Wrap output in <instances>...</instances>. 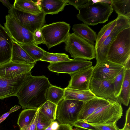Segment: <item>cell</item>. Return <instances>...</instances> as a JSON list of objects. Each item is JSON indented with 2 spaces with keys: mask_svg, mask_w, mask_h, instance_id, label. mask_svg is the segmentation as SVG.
Listing matches in <instances>:
<instances>
[{
  "mask_svg": "<svg viewBox=\"0 0 130 130\" xmlns=\"http://www.w3.org/2000/svg\"><path fill=\"white\" fill-rule=\"evenodd\" d=\"M122 106L117 100H112L96 96L84 102L77 120L90 124L116 122L122 116Z\"/></svg>",
  "mask_w": 130,
  "mask_h": 130,
  "instance_id": "1",
  "label": "cell"
},
{
  "mask_svg": "<svg viewBox=\"0 0 130 130\" xmlns=\"http://www.w3.org/2000/svg\"><path fill=\"white\" fill-rule=\"evenodd\" d=\"M52 85L45 76H35L31 75L16 95L19 103L23 109H38L47 101L46 92Z\"/></svg>",
  "mask_w": 130,
  "mask_h": 130,
  "instance_id": "2",
  "label": "cell"
},
{
  "mask_svg": "<svg viewBox=\"0 0 130 130\" xmlns=\"http://www.w3.org/2000/svg\"><path fill=\"white\" fill-rule=\"evenodd\" d=\"M77 10L78 19L88 26L105 23L113 11L111 4L102 1L94 2L91 0Z\"/></svg>",
  "mask_w": 130,
  "mask_h": 130,
  "instance_id": "3",
  "label": "cell"
},
{
  "mask_svg": "<svg viewBox=\"0 0 130 130\" xmlns=\"http://www.w3.org/2000/svg\"><path fill=\"white\" fill-rule=\"evenodd\" d=\"M130 57V27L120 32L111 44L108 50V60L123 65Z\"/></svg>",
  "mask_w": 130,
  "mask_h": 130,
  "instance_id": "4",
  "label": "cell"
},
{
  "mask_svg": "<svg viewBox=\"0 0 130 130\" xmlns=\"http://www.w3.org/2000/svg\"><path fill=\"white\" fill-rule=\"evenodd\" d=\"M65 49L73 59L91 60L95 58L94 45L76 35L69 33L64 42Z\"/></svg>",
  "mask_w": 130,
  "mask_h": 130,
  "instance_id": "5",
  "label": "cell"
},
{
  "mask_svg": "<svg viewBox=\"0 0 130 130\" xmlns=\"http://www.w3.org/2000/svg\"><path fill=\"white\" fill-rule=\"evenodd\" d=\"M70 26L64 22L44 25L40 29L48 49L64 42L69 34Z\"/></svg>",
  "mask_w": 130,
  "mask_h": 130,
  "instance_id": "6",
  "label": "cell"
},
{
  "mask_svg": "<svg viewBox=\"0 0 130 130\" xmlns=\"http://www.w3.org/2000/svg\"><path fill=\"white\" fill-rule=\"evenodd\" d=\"M84 102L63 98L57 105L56 120L60 124L73 126L77 120L79 113Z\"/></svg>",
  "mask_w": 130,
  "mask_h": 130,
  "instance_id": "7",
  "label": "cell"
},
{
  "mask_svg": "<svg viewBox=\"0 0 130 130\" xmlns=\"http://www.w3.org/2000/svg\"><path fill=\"white\" fill-rule=\"evenodd\" d=\"M117 19L116 24L110 34L101 45L95 50L96 64L108 61V53L111 44L120 32L130 27V19L121 15H118Z\"/></svg>",
  "mask_w": 130,
  "mask_h": 130,
  "instance_id": "8",
  "label": "cell"
},
{
  "mask_svg": "<svg viewBox=\"0 0 130 130\" xmlns=\"http://www.w3.org/2000/svg\"><path fill=\"white\" fill-rule=\"evenodd\" d=\"M8 12L9 15L33 33L41 28L45 22L46 14L43 12L33 14L18 10L13 7Z\"/></svg>",
  "mask_w": 130,
  "mask_h": 130,
  "instance_id": "9",
  "label": "cell"
},
{
  "mask_svg": "<svg viewBox=\"0 0 130 130\" xmlns=\"http://www.w3.org/2000/svg\"><path fill=\"white\" fill-rule=\"evenodd\" d=\"M5 20L4 27L13 40L20 44L33 43L34 33L8 14Z\"/></svg>",
  "mask_w": 130,
  "mask_h": 130,
  "instance_id": "10",
  "label": "cell"
},
{
  "mask_svg": "<svg viewBox=\"0 0 130 130\" xmlns=\"http://www.w3.org/2000/svg\"><path fill=\"white\" fill-rule=\"evenodd\" d=\"M92 63L90 61L74 58L68 61L50 63L47 68L53 72L70 74L92 66Z\"/></svg>",
  "mask_w": 130,
  "mask_h": 130,
  "instance_id": "11",
  "label": "cell"
},
{
  "mask_svg": "<svg viewBox=\"0 0 130 130\" xmlns=\"http://www.w3.org/2000/svg\"><path fill=\"white\" fill-rule=\"evenodd\" d=\"M31 72L20 75L12 79H4L0 77V99L12 96H15L17 92L24 84Z\"/></svg>",
  "mask_w": 130,
  "mask_h": 130,
  "instance_id": "12",
  "label": "cell"
},
{
  "mask_svg": "<svg viewBox=\"0 0 130 130\" xmlns=\"http://www.w3.org/2000/svg\"><path fill=\"white\" fill-rule=\"evenodd\" d=\"M113 79L101 80L92 77L89 90L96 96L112 100H117L115 95Z\"/></svg>",
  "mask_w": 130,
  "mask_h": 130,
  "instance_id": "13",
  "label": "cell"
},
{
  "mask_svg": "<svg viewBox=\"0 0 130 130\" xmlns=\"http://www.w3.org/2000/svg\"><path fill=\"white\" fill-rule=\"evenodd\" d=\"M36 63L26 64L10 61L0 66V77L8 79H15L21 74L31 72Z\"/></svg>",
  "mask_w": 130,
  "mask_h": 130,
  "instance_id": "14",
  "label": "cell"
},
{
  "mask_svg": "<svg viewBox=\"0 0 130 130\" xmlns=\"http://www.w3.org/2000/svg\"><path fill=\"white\" fill-rule=\"evenodd\" d=\"M94 66H91L69 74L71 79L68 88L83 90H90L89 86Z\"/></svg>",
  "mask_w": 130,
  "mask_h": 130,
  "instance_id": "15",
  "label": "cell"
},
{
  "mask_svg": "<svg viewBox=\"0 0 130 130\" xmlns=\"http://www.w3.org/2000/svg\"><path fill=\"white\" fill-rule=\"evenodd\" d=\"M123 67L108 60L94 66L92 77L101 80L113 79Z\"/></svg>",
  "mask_w": 130,
  "mask_h": 130,
  "instance_id": "16",
  "label": "cell"
},
{
  "mask_svg": "<svg viewBox=\"0 0 130 130\" xmlns=\"http://www.w3.org/2000/svg\"><path fill=\"white\" fill-rule=\"evenodd\" d=\"M13 40L0 23V66L11 61Z\"/></svg>",
  "mask_w": 130,
  "mask_h": 130,
  "instance_id": "17",
  "label": "cell"
},
{
  "mask_svg": "<svg viewBox=\"0 0 130 130\" xmlns=\"http://www.w3.org/2000/svg\"><path fill=\"white\" fill-rule=\"evenodd\" d=\"M37 2L42 11L46 15L58 13L68 3V0H41Z\"/></svg>",
  "mask_w": 130,
  "mask_h": 130,
  "instance_id": "18",
  "label": "cell"
},
{
  "mask_svg": "<svg viewBox=\"0 0 130 130\" xmlns=\"http://www.w3.org/2000/svg\"><path fill=\"white\" fill-rule=\"evenodd\" d=\"M72 29L76 35L91 44L95 45L97 35L88 25L84 23L75 24L73 25Z\"/></svg>",
  "mask_w": 130,
  "mask_h": 130,
  "instance_id": "19",
  "label": "cell"
},
{
  "mask_svg": "<svg viewBox=\"0 0 130 130\" xmlns=\"http://www.w3.org/2000/svg\"><path fill=\"white\" fill-rule=\"evenodd\" d=\"M11 61L26 64L36 63L21 45L13 40Z\"/></svg>",
  "mask_w": 130,
  "mask_h": 130,
  "instance_id": "20",
  "label": "cell"
},
{
  "mask_svg": "<svg viewBox=\"0 0 130 130\" xmlns=\"http://www.w3.org/2000/svg\"><path fill=\"white\" fill-rule=\"evenodd\" d=\"M13 7L18 10L33 14H38L42 12L37 1L15 0Z\"/></svg>",
  "mask_w": 130,
  "mask_h": 130,
  "instance_id": "21",
  "label": "cell"
},
{
  "mask_svg": "<svg viewBox=\"0 0 130 130\" xmlns=\"http://www.w3.org/2000/svg\"><path fill=\"white\" fill-rule=\"evenodd\" d=\"M64 98L85 102L96 96L90 90H83L68 88H64Z\"/></svg>",
  "mask_w": 130,
  "mask_h": 130,
  "instance_id": "22",
  "label": "cell"
},
{
  "mask_svg": "<svg viewBox=\"0 0 130 130\" xmlns=\"http://www.w3.org/2000/svg\"><path fill=\"white\" fill-rule=\"evenodd\" d=\"M130 96V69H125L124 80L120 92L117 99L123 105L127 106Z\"/></svg>",
  "mask_w": 130,
  "mask_h": 130,
  "instance_id": "23",
  "label": "cell"
},
{
  "mask_svg": "<svg viewBox=\"0 0 130 130\" xmlns=\"http://www.w3.org/2000/svg\"><path fill=\"white\" fill-rule=\"evenodd\" d=\"M38 109L27 108L21 111L17 122L20 130L24 129L31 123Z\"/></svg>",
  "mask_w": 130,
  "mask_h": 130,
  "instance_id": "24",
  "label": "cell"
},
{
  "mask_svg": "<svg viewBox=\"0 0 130 130\" xmlns=\"http://www.w3.org/2000/svg\"><path fill=\"white\" fill-rule=\"evenodd\" d=\"M112 7L118 15L130 19V0H111Z\"/></svg>",
  "mask_w": 130,
  "mask_h": 130,
  "instance_id": "25",
  "label": "cell"
},
{
  "mask_svg": "<svg viewBox=\"0 0 130 130\" xmlns=\"http://www.w3.org/2000/svg\"><path fill=\"white\" fill-rule=\"evenodd\" d=\"M64 88L52 85L47 89L46 97L47 101L57 105L64 98Z\"/></svg>",
  "mask_w": 130,
  "mask_h": 130,
  "instance_id": "26",
  "label": "cell"
},
{
  "mask_svg": "<svg viewBox=\"0 0 130 130\" xmlns=\"http://www.w3.org/2000/svg\"><path fill=\"white\" fill-rule=\"evenodd\" d=\"M117 22L116 18L104 25L101 29L97 35L94 46L95 50L101 45L105 39L110 34L115 26Z\"/></svg>",
  "mask_w": 130,
  "mask_h": 130,
  "instance_id": "27",
  "label": "cell"
},
{
  "mask_svg": "<svg viewBox=\"0 0 130 130\" xmlns=\"http://www.w3.org/2000/svg\"><path fill=\"white\" fill-rule=\"evenodd\" d=\"M57 105L47 100L38 109L45 117L52 121L56 120Z\"/></svg>",
  "mask_w": 130,
  "mask_h": 130,
  "instance_id": "28",
  "label": "cell"
},
{
  "mask_svg": "<svg viewBox=\"0 0 130 130\" xmlns=\"http://www.w3.org/2000/svg\"><path fill=\"white\" fill-rule=\"evenodd\" d=\"M20 45L36 62L40 60L43 56L45 51L34 43Z\"/></svg>",
  "mask_w": 130,
  "mask_h": 130,
  "instance_id": "29",
  "label": "cell"
},
{
  "mask_svg": "<svg viewBox=\"0 0 130 130\" xmlns=\"http://www.w3.org/2000/svg\"><path fill=\"white\" fill-rule=\"evenodd\" d=\"M71 59L65 53H54L45 51L43 56L40 60L54 63L68 61Z\"/></svg>",
  "mask_w": 130,
  "mask_h": 130,
  "instance_id": "30",
  "label": "cell"
},
{
  "mask_svg": "<svg viewBox=\"0 0 130 130\" xmlns=\"http://www.w3.org/2000/svg\"><path fill=\"white\" fill-rule=\"evenodd\" d=\"M125 70L123 67L113 79L115 95L117 99L120 92L124 80Z\"/></svg>",
  "mask_w": 130,
  "mask_h": 130,
  "instance_id": "31",
  "label": "cell"
},
{
  "mask_svg": "<svg viewBox=\"0 0 130 130\" xmlns=\"http://www.w3.org/2000/svg\"><path fill=\"white\" fill-rule=\"evenodd\" d=\"M52 121L44 117L38 110L36 124L37 130H45L51 124Z\"/></svg>",
  "mask_w": 130,
  "mask_h": 130,
  "instance_id": "32",
  "label": "cell"
},
{
  "mask_svg": "<svg viewBox=\"0 0 130 130\" xmlns=\"http://www.w3.org/2000/svg\"><path fill=\"white\" fill-rule=\"evenodd\" d=\"M98 130H119L116 122L107 124H90Z\"/></svg>",
  "mask_w": 130,
  "mask_h": 130,
  "instance_id": "33",
  "label": "cell"
},
{
  "mask_svg": "<svg viewBox=\"0 0 130 130\" xmlns=\"http://www.w3.org/2000/svg\"><path fill=\"white\" fill-rule=\"evenodd\" d=\"M33 43L37 45L41 44H45V42L40 29L37 30L34 33Z\"/></svg>",
  "mask_w": 130,
  "mask_h": 130,
  "instance_id": "34",
  "label": "cell"
},
{
  "mask_svg": "<svg viewBox=\"0 0 130 130\" xmlns=\"http://www.w3.org/2000/svg\"><path fill=\"white\" fill-rule=\"evenodd\" d=\"M73 126L90 130H98L90 124L82 121L77 120L73 123Z\"/></svg>",
  "mask_w": 130,
  "mask_h": 130,
  "instance_id": "35",
  "label": "cell"
},
{
  "mask_svg": "<svg viewBox=\"0 0 130 130\" xmlns=\"http://www.w3.org/2000/svg\"><path fill=\"white\" fill-rule=\"evenodd\" d=\"M89 0H68V5H71L74 6L77 10L79 8L87 3Z\"/></svg>",
  "mask_w": 130,
  "mask_h": 130,
  "instance_id": "36",
  "label": "cell"
},
{
  "mask_svg": "<svg viewBox=\"0 0 130 130\" xmlns=\"http://www.w3.org/2000/svg\"><path fill=\"white\" fill-rule=\"evenodd\" d=\"M38 115V110L36 113L31 123L23 130H37L36 124Z\"/></svg>",
  "mask_w": 130,
  "mask_h": 130,
  "instance_id": "37",
  "label": "cell"
},
{
  "mask_svg": "<svg viewBox=\"0 0 130 130\" xmlns=\"http://www.w3.org/2000/svg\"><path fill=\"white\" fill-rule=\"evenodd\" d=\"M20 108V106L15 105L12 107L8 111L3 114L0 117V124L6 119L10 113L18 110Z\"/></svg>",
  "mask_w": 130,
  "mask_h": 130,
  "instance_id": "38",
  "label": "cell"
},
{
  "mask_svg": "<svg viewBox=\"0 0 130 130\" xmlns=\"http://www.w3.org/2000/svg\"><path fill=\"white\" fill-rule=\"evenodd\" d=\"M56 130H73V126L69 124H60Z\"/></svg>",
  "mask_w": 130,
  "mask_h": 130,
  "instance_id": "39",
  "label": "cell"
},
{
  "mask_svg": "<svg viewBox=\"0 0 130 130\" xmlns=\"http://www.w3.org/2000/svg\"><path fill=\"white\" fill-rule=\"evenodd\" d=\"M0 2L7 8L8 10L11 9L13 7V4H10L8 0H0Z\"/></svg>",
  "mask_w": 130,
  "mask_h": 130,
  "instance_id": "40",
  "label": "cell"
},
{
  "mask_svg": "<svg viewBox=\"0 0 130 130\" xmlns=\"http://www.w3.org/2000/svg\"><path fill=\"white\" fill-rule=\"evenodd\" d=\"M60 124L57 121L55 120L52 122L50 126L52 130H56L58 128Z\"/></svg>",
  "mask_w": 130,
  "mask_h": 130,
  "instance_id": "41",
  "label": "cell"
},
{
  "mask_svg": "<svg viewBox=\"0 0 130 130\" xmlns=\"http://www.w3.org/2000/svg\"><path fill=\"white\" fill-rule=\"evenodd\" d=\"M130 57H129L123 65V67L125 69H130L129 60Z\"/></svg>",
  "mask_w": 130,
  "mask_h": 130,
  "instance_id": "42",
  "label": "cell"
},
{
  "mask_svg": "<svg viewBox=\"0 0 130 130\" xmlns=\"http://www.w3.org/2000/svg\"><path fill=\"white\" fill-rule=\"evenodd\" d=\"M74 127V129H73V130H90L79 127Z\"/></svg>",
  "mask_w": 130,
  "mask_h": 130,
  "instance_id": "43",
  "label": "cell"
},
{
  "mask_svg": "<svg viewBox=\"0 0 130 130\" xmlns=\"http://www.w3.org/2000/svg\"><path fill=\"white\" fill-rule=\"evenodd\" d=\"M119 130H130V128H126L123 127L122 129H120Z\"/></svg>",
  "mask_w": 130,
  "mask_h": 130,
  "instance_id": "44",
  "label": "cell"
}]
</instances>
